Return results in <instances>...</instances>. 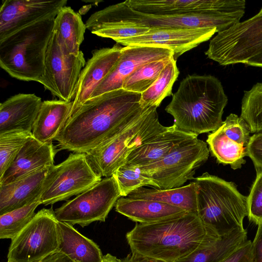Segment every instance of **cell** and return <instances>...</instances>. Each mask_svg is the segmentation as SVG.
Instances as JSON below:
<instances>
[{"label": "cell", "instance_id": "cell-20", "mask_svg": "<svg viewBox=\"0 0 262 262\" xmlns=\"http://www.w3.org/2000/svg\"><path fill=\"white\" fill-rule=\"evenodd\" d=\"M42 101L34 94H18L0 104V135L32 133Z\"/></svg>", "mask_w": 262, "mask_h": 262}, {"label": "cell", "instance_id": "cell-3", "mask_svg": "<svg viewBox=\"0 0 262 262\" xmlns=\"http://www.w3.org/2000/svg\"><path fill=\"white\" fill-rule=\"evenodd\" d=\"M172 96L165 110L180 130L199 135L214 132L222 125L228 98L216 77L188 75Z\"/></svg>", "mask_w": 262, "mask_h": 262}, {"label": "cell", "instance_id": "cell-38", "mask_svg": "<svg viewBox=\"0 0 262 262\" xmlns=\"http://www.w3.org/2000/svg\"><path fill=\"white\" fill-rule=\"evenodd\" d=\"M247 151V156L252 161L255 169H262V134L251 136Z\"/></svg>", "mask_w": 262, "mask_h": 262}, {"label": "cell", "instance_id": "cell-22", "mask_svg": "<svg viewBox=\"0 0 262 262\" xmlns=\"http://www.w3.org/2000/svg\"><path fill=\"white\" fill-rule=\"evenodd\" d=\"M198 136L181 130L173 124L133 150L124 164L139 167L150 165L163 159L182 142Z\"/></svg>", "mask_w": 262, "mask_h": 262}, {"label": "cell", "instance_id": "cell-29", "mask_svg": "<svg viewBox=\"0 0 262 262\" xmlns=\"http://www.w3.org/2000/svg\"><path fill=\"white\" fill-rule=\"evenodd\" d=\"M247 239L246 229H236L198 247L175 262H222Z\"/></svg>", "mask_w": 262, "mask_h": 262}, {"label": "cell", "instance_id": "cell-11", "mask_svg": "<svg viewBox=\"0 0 262 262\" xmlns=\"http://www.w3.org/2000/svg\"><path fill=\"white\" fill-rule=\"evenodd\" d=\"M120 197L118 184L111 176L67 201L55 213L60 222L84 227L94 222H105Z\"/></svg>", "mask_w": 262, "mask_h": 262}, {"label": "cell", "instance_id": "cell-28", "mask_svg": "<svg viewBox=\"0 0 262 262\" xmlns=\"http://www.w3.org/2000/svg\"><path fill=\"white\" fill-rule=\"evenodd\" d=\"M86 29L80 15L70 7H62L54 20L53 31L61 49L67 54L80 53Z\"/></svg>", "mask_w": 262, "mask_h": 262}, {"label": "cell", "instance_id": "cell-24", "mask_svg": "<svg viewBox=\"0 0 262 262\" xmlns=\"http://www.w3.org/2000/svg\"><path fill=\"white\" fill-rule=\"evenodd\" d=\"M52 166L41 168L14 182L0 185V215L21 208L38 196Z\"/></svg>", "mask_w": 262, "mask_h": 262}, {"label": "cell", "instance_id": "cell-37", "mask_svg": "<svg viewBox=\"0 0 262 262\" xmlns=\"http://www.w3.org/2000/svg\"><path fill=\"white\" fill-rule=\"evenodd\" d=\"M256 179L247 196L249 220L259 225L262 223V169H257Z\"/></svg>", "mask_w": 262, "mask_h": 262}, {"label": "cell", "instance_id": "cell-1", "mask_svg": "<svg viewBox=\"0 0 262 262\" xmlns=\"http://www.w3.org/2000/svg\"><path fill=\"white\" fill-rule=\"evenodd\" d=\"M141 96L121 89L89 100L70 117L56 138L59 148L86 153L114 137L143 112Z\"/></svg>", "mask_w": 262, "mask_h": 262}, {"label": "cell", "instance_id": "cell-9", "mask_svg": "<svg viewBox=\"0 0 262 262\" xmlns=\"http://www.w3.org/2000/svg\"><path fill=\"white\" fill-rule=\"evenodd\" d=\"M59 239L55 211L43 208L11 240L7 262H40L58 251Z\"/></svg>", "mask_w": 262, "mask_h": 262}, {"label": "cell", "instance_id": "cell-21", "mask_svg": "<svg viewBox=\"0 0 262 262\" xmlns=\"http://www.w3.org/2000/svg\"><path fill=\"white\" fill-rule=\"evenodd\" d=\"M56 152L52 143H43L31 136L0 178V185L14 182L41 168L54 165Z\"/></svg>", "mask_w": 262, "mask_h": 262}, {"label": "cell", "instance_id": "cell-34", "mask_svg": "<svg viewBox=\"0 0 262 262\" xmlns=\"http://www.w3.org/2000/svg\"><path fill=\"white\" fill-rule=\"evenodd\" d=\"M240 117L248 125L251 133L262 134V82L244 91Z\"/></svg>", "mask_w": 262, "mask_h": 262}, {"label": "cell", "instance_id": "cell-10", "mask_svg": "<svg viewBox=\"0 0 262 262\" xmlns=\"http://www.w3.org/2000/svg\"><path fill=\"white\" fill-rule=\"evenodd\" d=\"M101 180L88 162L84 153L71 154L61 163L50 168L42 187L41 204L52 205L66 200Z\"/></svg>", "mask_w": 262, "mask_h": 262}, {"label": "cell", "instance_id": "cell-35", "mask_svg": "<svg viewBox=\"0 0 262 262\" xmlns=\"http://www.w3.org/2000/svg\"><path fill=\"white\" fill-rule=\"evenodd\" d=\"M112 176L116 180L122 197L127 196L134 190L143 186L158 188L157 184L140 167L124 164Z\"/></svg>", "mask_w": 262, "mask_h": 262}, {"label": "cell", "instance_id": "cell-33", "mask_svg": "<svg viewBox=\"0 0 262 262\" xmlns=\"http://www.w3.org/2000/svg\"><path fill=\"white\" fill-rule=\"evenodd\" d=\"M172 58L173 56L166 57L144 64L125 80L122 89L142 94L156 81L164 68Z\"/></svg>", "mask_w": 262, "mask_h": 262}, {"label": "cell", "instance_id": "cell-39", "mask_svg": "<svg viewBox=\"0 0 262 262\" xmlns=\"http://www.w3.org/2000/svg\"><path fill=\"white\" fill-rule=\"evenodd\" d=\"M222 262H253L252 242L247 239Z\"/></svg>", "mask_w": 262, "mask_h": 262}, {"label": "cell", "instance_id": "cell-44", "mask_svg": "<svg viewBox=\"0 0 262 262\" xmlns=\"http://www.w3.org/2000/svg\"><path fill=\"white\" fill-rule=\"evenodd\" d=\"M120 259H118L115 256L111 254L107 253L103 256V259L101 262H119Z\"/></svg>", "mask_w": 262, "mask_h": 262}, {"label": "cell", "instance_id": "cell-31", "mask_svg": "<svg viewBox=\"0 0 262 262\" xmlns=\"http://www.w3.org/2000/svg\"><path fill=\"white\" fill-rule=\"evenodd\" d=\"M176 61L173 58L164 68L156 81L141 94L140 104L142 107L157 108L165 97L172 95V86L180 73Z\"/></svg>", "mask_w": 262, "mask_h": 262}, {"label": "cell", "instance_id": "cell-14", "mask_svg": "<svg viewBox=\"0 0 262 262\" xmlns=\"http://www.w3.org/2000/svg\"><path fill=\"white\" fill-rule=\"evenodd\" d=\"M245 121L234 114L228 116L222 125L208 136L206 142L211 155L217 162L229 164L233 169L246 163L251 136Z\"/></svg>", "mask_w": 262, "mask_h": 262}, {"label": "cell", "instance_id": "cell-8", "mask_svg": "<svg viewBox=\"0 0 262 262\" xmlns=\"http://www.w3.org/2000/svg\"><path fill=\"white\" fill-rule=\"evenodd\" d=\"M209 152L207 143L195 137L182 142L159 161L140 167L158 189L178 188L194 179L196 169L207 160Z\"/></svg>", "mask_w": 262, "mask_h": 262}, {"label": "cell", "instance_id": "cell-19", "mask_svg": "<svg viewBox=\"0 0 262 262\" xmlns=\"http://www.w3.org/2000/svg\"><path fill=\"white\" fill-rule=\"evenodd\" d=\"M122 47L118 44L111 48L94 50L81 73L77 90L72 101L71 116L91 97L100 82L117 63Z\"/></svg>", "mask_w": 262, "mask_h": 262}, {"label": "cell", "instance_id": "cell-5", "mask_svg": "<svg viewBox=\"0 0 262 262\" xmlns=\"http://www.w3.org/2000/svg\"><path fill=\"white\" fill-rule=\"evenodd\" d=\"M55 18L36 23L1 40V68L17 79L37 82L45 73Z\"/></svg>", "mask_w": 262, "mask_h": 262}, {"label": "cell", "instance_id": "cell-42", "mask_svg": "<svg viewBox=\"0 0 262 262\" xmlns=\"http://www.w3.org/2000/svg\"><path fill=\"white\" fill-rule=\"evenodd\" d=\"M40 262H75L66 255L57 251L48 256Z\"/></svg>", "mask_w": 262, "mask_h": 262}, {"label": "cell", "instance_id": "cell-13", "mask_svg": "<svg viewBox=\"0 0 262 262\" xmlns=\"http://www.w3.org/2000/svg\"><path fill=\"white\" fill-rule=\"evenodd\" d=\"M85 25L92 34L115 41L143 35L150 29L141 13L125 2L94 13Z\"/></svg>", "mask_w": 262, "mask_h": 262}, {"label": "cell", "instance_id": "cell-32", "mask_svg": "<svg viewBox=\"0 0 262 262\" xmlns=\"http://www.w3.org/2000/svg\"><path fill=\"white\" fill-rule=\"evenodd\" d=\"M41 194L24 206L0 215V238L13 239L31 222L40 204Z\"/></svg>", "mask_w": 262, "mask_h": 262}, {"label": "cell", "instance_id": "cell-18", "mask_svg": "<svg viewBox=\"0 0 262 262\" xmlns=\"http://www.w3.org/2000/svg\"><path fill=\"white\" fill-rule=\"evenodd\" d=\"M173 55L172 50L162 47L132 46L122 47L117 63L98 85L90 99L122 89L125 80L140 67L154 61L173 56Z\"/></svg>", "mask_w": 262, "mask_h": 262}, {"label": "cell", "instance_id": "cell-43", "mask_svg": "<svg viewBox=\"0 0 262 262\" xmlns=\"http://www.w3.org/2000/svg\"><path fill=\"white\" fill-rule=\"evenodd\" d=\"M246 64L262 68V52L251 58Z\"/></svg>", "mask_w": 262, "mask_h": 262}, {"label": "cell", "instance_id": "cell-25", "mask_svg": "<svg viewBox=\"0 0 262 262\" xmlns=\"http://www.w3.org/2000/svg\"><path fill=\"white\" fill-rule=\"evenodd\" d=\"M115 207L117 212L141 224L167 220L187 212L180 208L159 201L128 196L118 199Z\"/></svg>", "mask_w": 262, "mask_h": 262}, {"label": "cell", "instance_id": "cell-16", "mask_svg": "<svg viewBox=\"0 0 262 262\" xmlns=\"http://www.w3.org/2000/svg\"><path fill=\"white\" fill-rule=\"evenodd\" d=\"M67 0H5L0 8V40L24 28L55 18Z\"/></svg>", "mask_w": 262, "mask_h": 262}, {"label": "cell", "instance_id": "cell-27", "mask_svg": "<svg viewBox=\"0 0 262 262\" xmlns=\"http://www.w3.org/2000/svg\"><path fill=\"white\" fill-rule=\"evenodd\" d=\"M58 251L75 262H101L103 256L99 246L75 229L73 225L58 221Z\"/></svg>", "mask_w": 262, "mask_h": 262}, {"label": "cell", "instance_id": "cell-17", "mask_svg": "<svg viewBox=\"0 0 262 262\" xmlns=\"http://www.w3.org/2000/svg\"><path fill=\"white\" fill-rule=\"evenodd\" d=\"M217 31L209 28L150 29L147 33L136 37L116 41L125 46H157L172 51L173 58L177 59L185 52L210 39Z\"/></svg>", "mask_w": 262, "mask_h": 262}, {"label": "cell", "instance_id": "cell-23", "mask_svg": "<svg viewBox=\"0 0 262 262\" xmlns=\"http://www.w3.org/2000/svg\"><path fill=\"white\" fill-rule=\"evenodd\" d=\"M141 13L150 29L215 28L217 33L229 28L239 22L241 19L236 16L210 13L167 16Z\"/></svg>", "mask_w": 262, "mask_h": 262}, {"label": "cell", "instance_id": "cell-36", "mask_svg": "<svg viewBox=\"0 0 262 262\" xmlns=\"http://www.w3.org/2000/svg\"><path fill=\"white\" fill-rule=\"evenodd\" d=\"M32 133L8 132L0 135V178L12 164Z\"/></svg>", "mask_w": 262, "mask_h": 262}, {"label": "cell", "instance_id": "cell-40", "mask_svg": "<svg viewBox=\"0 0 262 262\" xmlns=\"http://www.w3.org/2000/svg\"><path fill=\"white\" fill-rule=\"evenodd\" d=\"M253 262H262V223L258 225L256 233L252 242Z\"/></svg>", "mask_w": 262, "mask_h": 262}, {"label": "cell", "instance_id": "cell-4", "mask_svg": "<svg viewBox=\"0 0 262 262\" xmlns=\"http://www.w3.org/2000/svg\"><path fill=\"white\" fill-rule=\"evenodd\" d=\"M196 186L198 215L219 236L242 229L248 215L247 196L231 182L205 172L194 178Z\"/></svg>", "mask_w": 262, "mask_h": 262}, {"label": "cell", "instance_id": "cell-7", "mask_svg": "<svg viewBox=\"0 0 262 262\" xmlns=\"http://www.w3.org/2000/svg\"><path fill=\"white\" fill-rule=\"evenodd\" d=\"M262 52V8L255 15L219 32L205 52L221 66L247 63Z\"/></svg>", "mask_w": 262, "mask_h": 262}, {"label": "cell", "instance_id": "cell-12", "mask_svg": "<svg viewBox=\"0 0 262 262\" xmlns=\"http://www.w3.org/2000/svg\"><path fill=\"white\" fill-rule=\"evenodd\" d=\"M85 64L81 51L77 55L62 51L53 31L46 54L45 73L37 82L59 100L71 102Z\"/></svg>", "mask_w": 262, "mask_h": 262}, {"label": "cell", "instance_id": "cell-41", "mask_svg": "<svg viewBox=\"0 0 262 262\" xmlns=\"http://www.w3.org/2000/svg\"><path fill=\"white\" fill-rule=\"evenodd\" d=\"M119 262H166L162 260L147 256L135 251L131 253L122 259H120Z\"/></svg>", "mask_w": 262, "mask_h": 262}, {"label": "cell", "instance_id": "cell-26", "mask_svg": "<svg viewBox=\"0 0 262 262\" xmlns=\"http://www.w3.org/2000/svg\"><path fill=\"white\" fill-rule=\"evenodd\" d=\"M72 101H42L32 129V136L41 143H52L71 117Z\"/></svg>", "mask_w": 262, "mask_h": 262}, {"label": "cell", "instance_id": "cell-6", "mask_svg": "<svg viewBox=\"0 0 262 262\" xmlns=\"http://www.w3.org/2000/svg\"><path fill=\"white\" fill-rule=\"evenodd\" d=\"M157 108H145L120 133L84 153L88 162L97 174L101 178L112 176L133 150L167 128L160 123Z\"/></svg>", "mask_w": 262, "mask_h": 262}, {"label": "cell", "instance_id": "cell-15", "mask_svg": "<svg viewBox=\"0 0 262 262\" xmlns=\"http://www.w3.org/2000/svg\"><path fill=\"white\" fill-rule=\"evenodd\" d=\"M125 3L139 12L158 16L210 13L241 18L246 9L245 0H127Z\"/></svg>", "mask_w": 262, "mask_h": 262}, {"label": "cell", "instance_id": "cell-2", "mask_svg": "<svg viewBox=\"0 0 262 262\" xmlns=\"http://www.w3.org/2000/svg\"><path fill=\"white\" fill-rule=\"evenodd\" d=\"M125 236L131 251L166 262H175L219 237L192 212L156 223H137Z\"/></svg>", "mask_w": 262, "mask_h": 262}, {"label": "cell", "instance_id": "cell-30", "mask_svg": "<svg viewBox=\"0 0 262 262\" xmlns=\"http://www.w3.org/2000/svg\"><path fill=\"white\" fill-rule=\"evenodd\" d=\"M127 196L159 201L180 208L187 212L198 214L196 186L194 182L170 189L142 187Z\"/></svg>", "mask_w": 262, "mask_h": 262}]
</instances>
